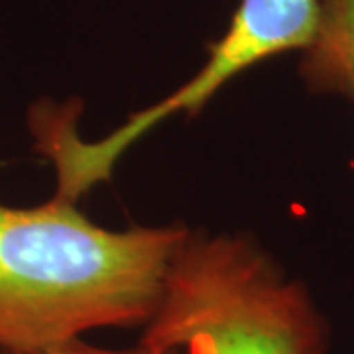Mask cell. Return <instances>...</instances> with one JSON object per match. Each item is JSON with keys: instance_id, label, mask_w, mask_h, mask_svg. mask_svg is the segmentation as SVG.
<instances>
[{"instance_id": "2", "label": "cell", "mask_w": 354, "mask_h": 354, "mask_svg": "<svg viewBox=\"0 0 354 354\" xmlns=\"http://www.w3.org/2000/svg\"><path fill=\"white\" fill-rule=\"evenodd\" d=\"M138 342L177 354H329V327L252 236L189 230Z\"/></svg>"}, {"instance_id": "5", "label": "cell", "mask_w": 354, "mask_h": 354, "mask_svg": "<svg viewBox=\"0 0 354 354\" xmlns=\"http://www.w3.org/2000/svg\"><path fill=\"white\" fill-rule=\"evenodd\" d=\"M346 97L354 99V77L351 79V83H348V88H346Z\"/></svg>"}, {"instance_id": "3", "label": "cell", "mask_w": 354, "mask_h": 354, "mask_svg": "<svg viewBox=\"0 0 354 354\" xmlns=\"http://www.w3.org/2000/svg\"><path fill=\"white\" fill-rule=\"evenodd\" d=\"M315 39L304 51L301 77L315 93L346 95L354 77V0H317Z\"/></svg>"}, {"instance_id": "1", "label": "cell", "mask_w": 354, "mask_h": 354, "mask_svg": "<svg viewBox=\"0 0 354 354\" xmlns=\"http://www.w3.org/2000/svg\"><path fill=\"white\" fill-rule=\"evenodd\" d=\"M187 234L185 225L104 228L57 195L0 203V354L144 327Z\"/></svg>"}, {"instance_id": "4", "label": "cell", "mask_w": 354, "mask_h": 354, "mask_svg": "<svg viewBox=\"0 0 354 354\" xmlns=\"http://www.w3.org/2000/svg\"><path fill=\"white\" fill-rule=\"evenodd\" d=\"M32 354H177L176 351H153L148 348L144 344H136V346H130V348H109V346H99V344H93L87 342L85 339H79V341H71L62 346H55V348H48V351H41V353H32Z\"/></svg>"}]
</instances>
